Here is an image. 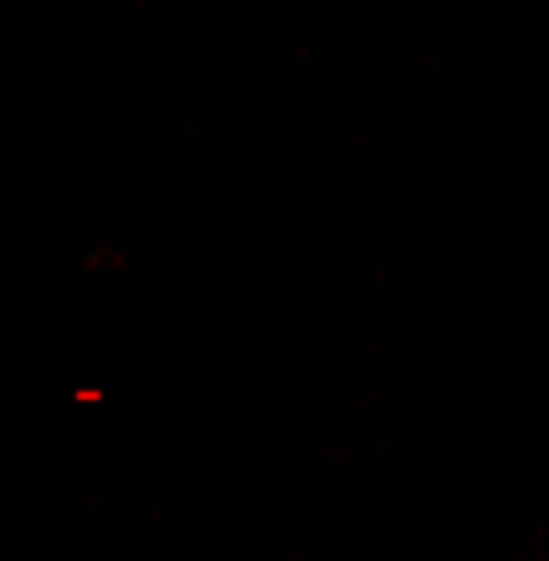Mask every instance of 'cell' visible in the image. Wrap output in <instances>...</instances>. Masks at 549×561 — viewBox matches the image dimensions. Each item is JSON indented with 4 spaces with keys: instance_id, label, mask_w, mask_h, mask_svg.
Returning <instances> with one entry per match:
<instances>
[]
</instances>
